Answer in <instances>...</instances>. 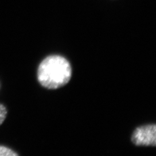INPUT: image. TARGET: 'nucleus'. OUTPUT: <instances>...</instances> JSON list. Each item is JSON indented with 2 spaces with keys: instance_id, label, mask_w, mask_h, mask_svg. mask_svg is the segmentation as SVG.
I'll use <instances>...</instances> for the list:
<instances>
[{
  "instance_id": "4",
  "label": "nucleus",
  "mask_w": 156,
  "mask_h": 156,
  "mask_svg": "<svg viewBox=\"0 0 156 156\" xmlns=\"http://www.w3.org/2000/svg\"><path fill=\"white\" fill-rule=\"evenodd\" d=\"M8 114V111L7 107L3 104H0V126H1L4 121L5 120Z\"/></svg>"
},
{
  "instance_id": "2",
  "label": "nucleus",
  "mask_w": 156,
  "mask_h": 156,
  "mask_svg": "<svg viewBox=\"0 0 156 156\" xmlns=\"http://www.w3.org/2000/svg\"><path fill=\"white\" fill-rule=\"evenodd\" d=\"M131 142L138 146H156V126L146 124L135 128L131 135Z\"/></svg>"
},
{
  "instance_id": "3",
  "label": "nucleus",
  "mask_w": 156,
  "mask_h": 156,
  "mask_svg": "<svg viewBox=\"0 0 156 156\" xmlns=\"http://www.w3.org/2000/svg\"><path fill=\"white\" fill-rule=\"evenodd\" d=\"M18 154L7 146L0 145V156H18Z\"/></svg>"
},
{
  "instance_id": "1",
  "label": "nucleus",
  "mask_w": 156,
  "mask_h": 156,
  "mask_svg": "<svg viewBox=\"0 0 156 156\" xmlns=\"http://www.w3.org/2000/svg\"><path fill=\"white\" fill-rule=\"evenodd\" d=\"M70 62L64 57L51 55L45 57L39 64L37 80L41 86L48 89H57L66 85L72 78Z\"/></svg>"
}]
</instances>
